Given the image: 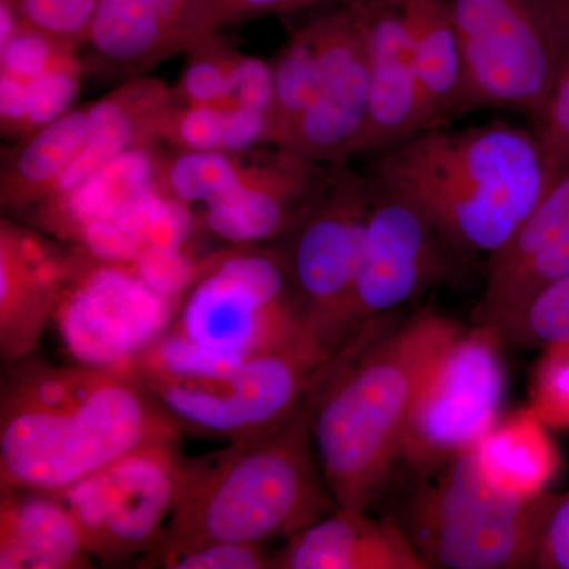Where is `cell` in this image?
<instances>
[{
  "instance_id": "74e56055",
  "label": "cell",
  "mask_w": 569,
  "mask_h": 569,
  "mask_svg": "<svg viewBox=\"0 0 569 569\" xmlns=\"http://www.w3.org/2000/svg\"><path fill=\"white\" fill-rule=\"evenodd\" d=\"M537 568L569 569V492L561 493L550 515L539 548Z\"/></svg>"
},
{
  "instance_id": "f1b7e54d",
  "label": "cell",
  "mask_w": 569,
  "mask_h": 569,
  "mask_svg": "<svg viewBox=\"0 0 569 569\" xmlns=\"http://www.w3.org/2000/svg\"><path fill=\"white\" fill-rule=\"evenodd\" d=\"M493 328L508 346L546 350L569 343V274L539 291L529 305Z\"/></svg>"
},
{
  "instance_id": "3957f363",
  "label": "cell",
  "mask_w": 569,
  "mask_h": 569,
  "mask_svg": "<svg viewBox=\"0 0 569 569\" xmlns=\"http://www.w3.org/2000/svg\"><path fill=\"white\" fill-rule=\"evenodd\" d=\"M369 173L411 198L467 261L505 247L550 189L537 133L500 119L427 129L377 156Z\"/></svg>"
},
{
  "instance_id": "8992f818",
  "label": "cell",
  "mask_w": 569,
  "mask_h": 569,
  "mask_svg": "<svg viewBox=\"0 0 569 569\" xmlns=\"http://www.w3.org/2000/svg\"><path fill=\"white\" fill-rule=\"evenodd\" d=\"M157 342L228 362L271 355L331 358L310 335L272 244L227 246L200 258L173 323Z\"/></svg>"
},
{
  "instance_id": "7402d4cb",
  "label": "cell",
  "mask_w": 569,
  "mask_h": 569,
  "mask_svg": "<svg viewBox=\"0 0 569 569\" xmlns=\"http://www.w3.org/2000/svg\"><path fill=\"white\" fill-rule=\"evenodd\" d=\"M96 565L58 493L0 486V569H89Z\"/></svg>"
},
{
  "instance_id": "1f68e13d",
  "label": "cell",
  "mask_w": 569,
  "mask_h": 569,
  "mask_svg": "<svg viewBox=\"0 0 569 569\" xmlns=\"http://www.w3.org/2000/svg\"><path fill=\"white\" fill-rule=\"evenodd\" d=\"M228 110L171 100L157 127V141L164 142L173 151H227Z\"/></svg>"
},
{
  "instance_id": "d6a6232c",
  "label": "cell",
  "mask_w": 569,
  "mask_h": 569,
  "mask_svg": "<svg viewBox=\"0 0 569 569\" xmlns=\"http://www.w3.org/2000/svg\"><path fill=\"white\" fill-rule=\"evenodd\" d=\"M531 129L541 142L552 187L569 168V50L561 58L548 99Z\"/></svg>"
},
{
  "instance_id": "9c48e42d",
  "label": "cell",
  "mask_w": 569,
  "mask_h": 569,
  "mask_svg": "<svg viewBox=\"0 0 569 569\" xmlns=\"http://www.w3.org/2000/svg\"><path fill=\"white\" fill-rule=\"evenodd\" d=\"M179 301L138 263L104 260L67 246L52 325L71 362L132 370L173 323Z\"/></svg>"
},
{
  "instance_id": "ac0fdd59",
  "label": "cell",
  "mask_w": 569,
  "mask_h": 569,
  "mask_svg": "<svg viewBox=\"0 0 569 569\" xmlns=\"http://www.w3.org/2000/svg\"><path fill=\"white\" fill-rule=\"evenodd\" d=\"M369 61V119L359 156L380 153L427 129L425 99L399 0H353Z\"/></svg>"
},
{
  "instance_id": "4fadbf2b",
  "label": "cell",
  "mask_w": 569,
  "mask_h": 569,
  "mask_svg": "<svg viewBox=\"0 0 569 569\" xmlns=\"http://www.w3.org/2000/svg\"><path fill=\"white\" fill-rule=\"evenodd\" d=\"M372 179L376 193L351 306L356 331L399 312L430 288L455 282L468 263L411 198Z\"/></svg>"
},
{
  "instance_id": "52a82bcc",
  "label": "cell",
  "mask_w": 569,
  "mask_h": 569,
  "mask_svg": "<svg viewBox=\"0 0 569 569\" xmlns=\"http://www.w3.org/2000/svg\"><path fill=\"white\" fill-rule=\"evenodd\" d=\"M326 361L306 355L216 361L156 342L132 372L182 433L231 443L293 417Z\"/></svg>"
},
{
  "instance_id": "cb8c5ba5",
  "label": "cell",
  "mask_w": 569,
  "mask_h": 569,
  "mask_svg": "<svg viewBox=\"0 0 569 569\" xmlns=\"http://www.w3.org/2000/svg\"><path fill=\"white\" fill-rule=\"evenodd\" d=\"M91 103L73 107L61 118L2 151L0 204L10 216H24L47 200L80 149Z\"/></svg>"
},
{
  "instance_id": "ba28073f",
  "label": "cell",
  "mask_w": 569,
  "mask_h": 569,
  "mask_svg": "<svg viewBox=\"0 0 569 569\" xmlns=\"http://www.w3.org/2000/svg\"><path fill=\"white\" fill-rule=\"evenodd\" d=\"M373 193L369 171L331 164L312 203L272 242L287 266L307 328L329 356L356 332L351 306Z\"/></svg>"
},
{
  "instance_id": "83f0119b",
  "label": "cell",
  "mask_w": 569,
  "mask_h": 569,
  "mask_svg": "<svg viewBox=\"0 0 569 569\" xmlns=\"http://www.w3.org/2000/svg\"><path fill=\"white\" fill-rule=\"evenodd\" d=\"M271 66L274 74V107L269 126V146L276 148L313 103L320 84V63L309 22L295 31L277 52Z\"/></svg>"
},
{
  "instance_id": "603a6c76",
  "label": "cell",
  "mask_w": 569,
  "mask_h": 569,
  "mask_svg": "<svg viewBox=\"0 0 569 569\" xmlns=\"http://www.w3.org/2000/svg\"><path fill=\"white\" fill-rule=\"evenodd\" d=\"M425 99L427 129L460 116L463 59L451 0H399ZM426 129V130H427Z\"/></svg>"
},
{
  "instance_id": "277c9868",
  "label": "cell",
  "mask_w": 569,
  "mask_h": 569,
  "mask_svg": "<svg viewBox=\"0 0 569 569\" xmlns=\"http://www.w3.org/2000/svg\"><path fill=\"white\" fill-rule=\"evenodd\" d=\"M318 460L306 402L276 429L183 458L167 535L157 548L293 537L337 509Z\"/></svg>"
},
{
  "instance_id": "8d00e7d4",
  "label": "cell",
  "mask_w": 569,
  "mask_h": 569,
  "mask_svg": "<svg viewBox=\"0 0 569 569\" xmlns=\"http://www.w3.org/2000/svg\"><path fill=\"white\" fill-rule=\"evenodd\" d=\"M331 0H213L220 29L271 14L291 13L309 9ZM348 2V0H340Z\"/></svg>"
},
{
  "instance_id": "8fae6325",
  "label": "cell",
  "mask_w": 569,
  "mask_h": 569,
  "mask_svg": "<svg viewBox=\"0 0 569 569\" xmlns=\"http://www.w3.org/2000/svg\"><path fill=\"white\" fill-rule=\"evenodd\" d=\"M179 441L146 445L56 492L96 563L137 565L163 541L181 478Z\"/></svg>"
},
{
  "instance_id": "f546056e",
  "label": "cell",
  "mask_w": 569,
  "mask_h": 569,
  "mask_svg": "<svg viewBox=\"0 0 569 569\" xmlns=\"http://www.w3.org/2000/svg\"><path fill=\"white\" fill-rule=\"evenodd\" d=\"M138 568L274 569V552L263 545L208 541L178 548H156L137 561Z\"/></svg>"
},
{
  "instance_id": "d590c367",
  "label": "cell",
  "mask_w": 569,
  "mask_h": 569,
  "mask_svg": "<svg viewBox=\"0 0 569 569\" xmlns=\"http://www.w3.org/2000/svg\"><path fill=\"white\" fill-rule=\"evenodd\" d=\"M223 59L230 74L236 104L266 112L271 126V111L274 107V74L271 62L242 54L224 41Z\"/></svg>"
},
{
  "instance_id": "7c38bea8",
  "label": "cell",
  "mask_w": 569,
  "mask_h": 569,
  "mask_svg": "<svg viewBox=\"0 0 569 569\" xmlns=\"http://www.w3.org/2000/svg\"><path fill=\"white\" fill-rule=\"evenodd\" d=\"M501 346L489 325L462 328L449 340L419 387L397 473L438 466L473 448L497 425L505 396Z\"/></svg>"
},
{
  "instance_id": "d6986e66",
  "label": "cell",
  "mask_w": 569,
  "mask_h": 569,
  "mask_svg": "<svg viewBox=\"0 0 569 569\" xmlns=\"http://www.w3.org/2000/svg\"><path fill=\"white\" fill-rule=\"evenodd\" d=\"M67 246L31 224L0 220V356L6 365L36 353L52 323L66 276Z\"/></svg>"
},
{
  "instance_id": "6da1fadb",
  "label": "cell",
  "mask_w": 569,
  "mask_h": 569,
  "mask_svg": "<svg viewBox=\"0 0 569 569\" xmlns=\"http://www.w3.org/2000/svg\"><path fill=\"white\" fill-rule=\"evenodd\" d=\"M460 329L433 307L376 318L317 370L306 406L337 507L372 511L387 497L419 387Z\"/></svg>"
},
{
  "instance_id": "2e32d148",
  "label": "cell",
  "mask_w": 569,
  "mask_h": 569,
  "mask_svg": "<svg viewBox=\"0 0 569 569\" xmlns=\"http://www.w3.org/2000/svg\"><path fill=\"white\" fill-rule=\"evenodd\" d=\"M329 167L274 146L250 149L233 186L194 213L198 228L228 246L272 244L312 203Z\"/></svg>"
},
{
  "instance_id": "7a4b0ae2",
  "label": "cell",
  "mask_w": 569,
  "mask_h": 569,
  "mask_svg": "<svg viewBox=\"0 0 569 569\" xmlns=\"http://www.w3.org/2000/svg\"><path fill=\"white\" fill-rule=\"evenodd\" d=\"M182 432L132 370L29 356L0 387V486L62 492L129 452Z\"/></svg>"
},
{
  "instance_id": "44dd1931",
  "label": "cell",
  "mask_w": 569,
  "mask_h": 569,
  "mask_svg": "<svg viewBox=\"0 0 569 569\" xmlns=\"http://www.w3.org/2000/svg\"><path fill=\"white\" fill-rule=\"evenodd\" d=\"M171 100V89L164 82L140 77L123 81L91 103L84 140L48 198L77 189L123 153L140 146L160 144L157 127Z\"/></svg>"
},
{
  "instance_id": "30bf717a",
  "label": "cell",
  "mask_w": 569,
  "mask_h": 569,
  "mask_svg": "<svg viewBox=\"0 0 569 569\" xmlns=\"http://www.w3.org/2000/svg\"><path fill=\"white\" fill-rule=\"evenodd\" d=\"M463 59L460 116L505 110L537 119L561 61L538 0H451Z\"/></svg>"
},
{
  "instance_id": "5bb4252c",
  "label": "cell",
  "mask_w": 569,
  "mask_h": 569,
  "mask_svg": "<svg viewBox=\"0 0 569 569\" xmlns=\"http://www.w3.org/2000/svg\"><path fill=\"white\" fill-rule=\"evenodd\" d=\"M320 84L313 103L276 148L318 164L359 156L369 119L370 78L365 29L353 0L309 21Z\"/></svg>"
},
{
  "instance_id": "e575fe53",
  "label": "cell",
  "mask_w": 569,
  "mask_h": 569,
  "mask_svg": "<svg viewBox=\"0 0 569 569\" xmlns=\"http://www.w3.org/2000/svg\"><path fill=\"white\" fill-rule=\"evenodd\" d=\"M24 24L78 44L96 17L100 0H13Z\"/></svg>"
},
{
  "instance_id": "836d02e7",
  "label": "cell",
  "mask_w": 569,
  "mask_h": 569,
  "mask_svg": "<svg viewBox=\"0 0 569 569\" xmlns=\"http://www.w3.org/2000/svg\"><path fill=\"white\" fill-rule=\"evenodd\" d=\"M529 406L549 429L569 430V343L542 350L531 376Z\"/></svg>"
},
{
  "instance_id": "4316f807",
  "label": "cell",
  "mask_w": 569,
  "mask_h": 569,
  "mask_svg": "<svg viewBox=\"0 0 569 569\" xmlns=\"http://www.w3.org/2000/svg\"><path fill=\"white\" fill-rule=\"evenodd\" d=\"M247 151H173L159 153L156 183L160 192L192 211L222 197L244 167Z\"/></svg>"
},
{
  "instance_id": "4dcf8cb0",
  "label": "cell",
  "mask_w": 569,
  "mask_h": 569,
  "mask_svg": "<svg viewBox=\"0 0 569 569\" xmlns=\"http://www.w3.org/2000/svg\"><path fill=\"white\" fill-rule=\"evenodd\" d=\"M187 54L189 61L186 69L174 88H171L174 102L223 110L238 107L223 59V40L213 36Z\"/></svg>"
},
{
  "instance_id": "484cf974",
  "label": "cell",
  "mask_w": 569,
  "mask_h": 569,
  "mask_svg": "<svg viewBox=\"0 0 569 569\" xmlns=\"http://www.w3.org/2000/svg\"><path fill=\"white\" fill-rule=\"evenodd\" d=\"M84 67L80 56L28 80L0 78L2 134L20 141L73 108Z\"/></svg>"
},
{
  "instance_id": "d4e9b609",
  "label": "cell",
  "mask_w": 569,
  "mask_h": 569,
  "mask_svg": "<svg viewBox=\"0 0 569 569\" xmlns=\"http://www.w3.org/2000/svg\"><path fill=\"white\" fill-rule=\"evenodd\" d=\"M475 448L490 481L518 496L548 490L561 466L549 427L530 406L498 419Z\"/></svg>"
},
{
  "instance_id": "ffe728a7",
  "label": "cell",
  "mask_w": 569,
  "mask_h": 569,
  "mask_svg": "<svg viewBox=\"0 0 569 569\" xmlns=\"http://www.w3.org/2000/svg\"><path fill=\"white\" fill-rule=\"evenodd\" d=\"M274 569H430L391 512L337 508L288 538Z\"/></svg>"
},
{
  "instance_id": "5b68a950",
  "label": "cell",
  "mask_w": 569,
  "mask_h": 569,
  "mask_svg": "<svg viewBox=\"0 0 569 569\" xmlns=\"http://www.w3.org/2000/svg\"><path fill=\"white\" fill-rule=\"evenodd\" d=\"M397 475L402 489L391 515L430 569L537 568L561 493L518 496L498 488L475 447L438 466Z\"/></svg>"
},
{
  "instance_id": "9a60e30c",
  "label": "cell",
  "mask_w": 569,
  "mask_h": 569,
  "mask_svg": "<svg viewBox=\"0 0 569 569\" xmlns=\"http://www.w3.org/2000/svg\"><path fill=\"white\" fill-rule=\"evenodd\" d=\"M219 31L213 0H100L78 56L86 73L129 81Z\"/></svg>"
},
{
  "instance_id": "e0dca14e",
  "label": "cell",
  "mask_w": 569,
  "mask_h": 569,
  "mask_svg": "<svg viewBox=\"0 0 569 569\" xmlns=\"http://www.w3.org/2000/svg\"><path fill=\"white\" fill-rule=\"evenodd\" d=\"M569 274V168L552 183L516 234L486 260L475 325L498 326Z\"/></svg>"
},
{
  "instance_id": "f35d334b",
  "label": "cell",
  "mask_w": 569,
  "mask_h": 569,
  "mask_svg": "<svg viewBox=\"0 0 569 569\" xmlns=\"http://www.w3.org/2000/svg\"><path fill=\"white\" fill-rule=\"evenodd\" d=\"M538 3L563 58L569 50V0H538Z\"/></svg>"
}]
</instances>
